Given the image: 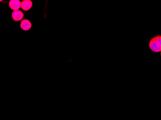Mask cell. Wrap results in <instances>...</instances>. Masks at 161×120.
Here are the masks:
<instances>
[{
	"mask_svg": "<svg viewBox=\"0 0 161 120\" xmlns=\"http://www.w3.org/2000/svg\"><path fill=\"white\" fill-rule=\"evenodd\" d=\"M13 19L15 21H19L22 20L24 17V14L21 11L19 10L17 11H14L12 14Z\"/></svg>",
	"mask_w": 161,
	"mask_h": 120,
	"instance_id": "cell-3",
	"label": "cell"
},
{
	"mask_svg": "<svg viewBox=\"0 0 161 120\" xmlns=\"http://www.w3.org/2000/svg\"><path fill=\"white\" fill-rule=\"evenodd\" d=\"M32 6V3L30 0H24L21 3V8L24 11H28Z\"/></svg>",
	"mask_w": 161,
	"mask_h": 120,
	"instance_id": "cell-4",
	"label": "cell"
},
{
	"mask_svg": "<svg viewBox=\"0 0 161 120\" xmlns=\"http://www.w3.org/2000/svg\"><path fill=\"white\" fill-rule=\"evenodd\" d=\"M21 3L19 0H11L9 3V6L12 10L17 11L21 7Z\"/></svg>",
	"mask_w": 161,
	"mask_h": 120,
	"instance_id": "cell-2",
	"label": "cell"
},
{
	"mask_svg": "<svg viewBox=\"0 0 161 120\" xmlns=\"http://www.w3.org/2000/svg\"><path fill=\"white\" fill-rule=\"evenodd\" d=\"M20 27L23 30L27 31L31 29L32 24L28 20H23L20 23Z\"/></svg>",
	"mask_w": 161,
	"mask_h": 120,
	"instance_id": "cell-5",
	"label": "cell"
},
{
	"mask_svg": "<svg viewBox=\"0 0 161 120\" xmlns=\"http://www.w3.org/2000/svg\"><path fill=\"white\" fill-rule=\"evenodd\" d=\"M149 47L150 50L156 53L161 52V36L157 35L152 38L149 42Z\"/></svg>",
	"mask_w": 161,
	"mask_h": 120,
	"instance_id": "cell-1",
	"label": "cell"
}]
</instances>
